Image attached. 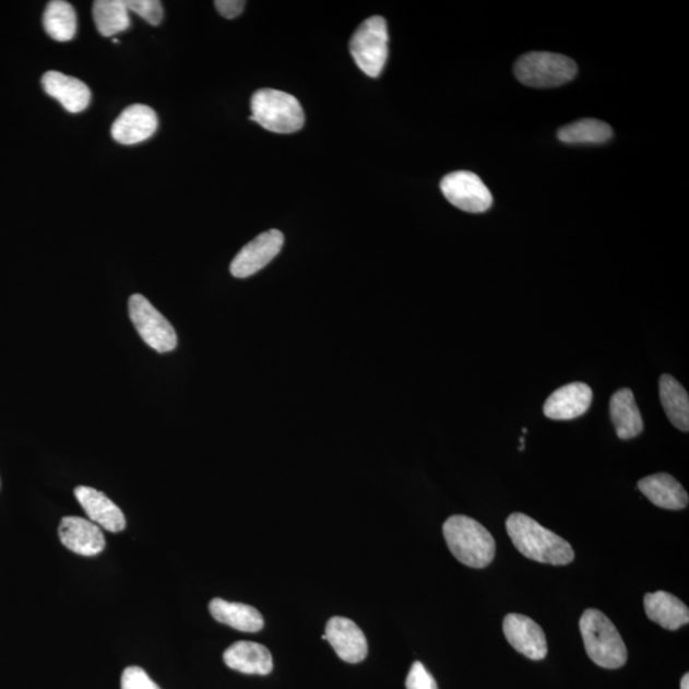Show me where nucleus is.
Returning <instances> with one entry per match:
<instances>
[{"label":"nucleus","instance_id":"18","mask_svg":"<svg viewBox=\"0 0 689 689\" xmlns=\"http://www.w3.org/2000/svg\"><path fill=\"white\" fill-rule=\"evenodd\" d=\"M639 489L651 503L664 510H684L689 502L686 489L669 474L646 476L639 482Z\"/></svg>","mask_w":689,"mask_h":689},{"label":"nucleus","instance_id":"14","mask_svg":"<svg viewBox=\"0 0 689 689\" xmlns=\"http://www.w3.org/2000/svg\"><path fill=\"white\" fill-rule=\"evenodd\" d=\"M58 533L64 547L80 556H97L106 545L102 527L86 519L64 518L60 522Z\"/></svg>","mask_w":689,"mask_h":689},{"label":"nucleus","instance_id":"26","mask_svg":"<svg viewBox=\"0 0 689 689\" xmlns=\"http://www.w3.org/2000/svg\"><path fill=\"white\" fill-rule=\"evenodd\" d=\"M128 11L138 13L149 24L157 26L162 24L164 10L158 0H126Z\"/></svg>","mask_w":689,"mask_h":689},{"label":"nucleus","instance_id":"10","mask_svg":"<svg viewBox=\"0 0 689 689\" xmlns=\"http://www.w3.org/2000/svg\"><path fill=\"white\" fill-rule=\"evenodd\" d=\"M503 632L510 645L532 661H543L548 642L543 628L532 618L512 613L504 618Z\"/></svg>","mask_w":689,"mask_h":689},{"label":"nucleus","instance_id":"24","mask_svg":"<svg viewBox=\"0 0 689 689\" xmlns=\"http://www.w3.org/2000/svg\"><path fill=\"white\" fill-rule=\"evenodd\" d=\"M611 135V127L597 119H582L558 131L559 141L568 145H601Z\"/></svg>","mask_w":689,"mask_h":689},{"label":"nucleus","instance_id":"2","mask_svg":"<svg viewBox=\"0 0 689 689\" xmlns=\"http://www.w3.org/2000/svg\"><path fill=\"white\" fill-rule=\"evenodd\" d=\"M447 545L459 562L472 568H486L496 557L495 537L480 522L456 514L444 522Z\"/></svg>","mask_w":689,"mask_h":689},{"label":"nucleus","instance_id":"13","mask_svg":"<svg viewBox=\"0 0 689 689\" xmlns=\"http://www.w3.org/2000/svg\"><path fill=\"white\" fill-rule=\"evenodd\" d=\"M592 403L593 390L586 383L574 382L553 392L543 411L551 420H572L584 415Z\"/></svg>","mask_w":689,"mask_h":689},{"label":"nucleus","instance_id":"12","mask_svg":"<svg viewBox=\"0 0 689 689\" xmlns=\"http://www.w3.org/2000/svg\"><path fill=\"white\" fill-rule=\"evenodd\" d=\"M157 127L155 110L146 105H131L114 122L111 135L120 145L131 146L153 138Z\"/></svg>","mask_w":689,"mask_h":689},{"label":"nucleus","instance_id":"6","mask_svg":"<svg viewBox=\"0 0 689 689\" xmlns=\"http://www.w3.org/2000/svg\"><path fill=\"white\" fill-rule=\"evenodd\" d=\"M354 62L369 78H380L389 58L388 22L381 16H372L363 22L351 40Z\"/></svg>","mask_w":689,"mask_h":689},{"label":"nucleus","instance_id":"28","mask_svg":"<svg viewBox=\"0 0 689 689\" xmlns=\"http://www.w3.org/2000/svg\"><path fill=\"white\" fill-rule=\"evenodd\" d=\"M406 689H438L437 681L420 662H415L406 678Z\"/></svg>","mask_w":689,"mask_h":689},{"label":"nucleus","instance_id":"7","mask_svg":"<svg viewBox=\"0 0 689 689\" xmlns=\"http://www.w3.org/2000/svg\"><path fill=\"white\" fill-rule=\"evenodd\" d=\"M130 317L143 341L158 353H169L178 345L171 323L141 294L130 298Z\"/></svg>","mask_w":689,"mask_h":689},{"label":"nucleus","instance_id":"29","mask_svg":"<svg viewBox=\"0 0 689 689\" xmlns=\"http://www.w3.org/2000/svg\"><path fill=\"white\" fill-rule=\"evenodd\" d=\"M216 10L227 20L237 19L245 11L246 2L241 0H217Z\"/></svg>","mask_w":689,"mask_h":689},{"label":"nucleus","instance_id":"21","mask_svg":"<svg viewBox=\"0 0 689 689\" xmlns=\"http://www.w3.org/2000/svg\"><path fill=\"white\" fill-rule=\"evenodd\" d=\"M610 416L620 439L627 441L642 433L641 412L630 389L619 390L611 396Z\"/></svg>","mask_w":689,"mask_h":689},{"label":"nucleus","instance_id":"22","mask_svg":"<svg viewBox=\"0 0 689 689\" xmlns=\"http://www.w3.org/2000/svg\"><path fill=\"white\" fill-rule=\"evenodd\" d=\"M661 400L666 415L674 427L689 430V396L684 385L670 375L661 377Z\"/></svg>","mask_w":689,"mask_h":689},{"label":"nucleus","instance_id":"3","mask_svg":"<svg viewBox=\"0 0 689 689\" xmlns=\"http://www.w3.org/2000/svg\"><path fill=\"white\" fill-rule=\"evenodd\" d=\"M580 630L590 658L605 669H618L627 662V648L611 620L597 609H587Z\"/></svg>","mask_w":689,"mask_h":689},{"label":"nucleus","instance_id":"11","mask_svg":"<svg viewBox=\"0 0 689 689\" xmlns=\"http://www.w3.org/2000/svg\"><path fill=\"white\" fill-rule=\"evenodd\" d=\"M325 641L345 663L358 664L368 655V642L365 632L352 619L333 617L325 626Z\"/></svg>","mask_w":689,"mask_h":689},{"label":"nucleus","instance_id":"15","mask_svg":"<svg viewBox=\"0 0 689 689\" xmlns=\"http://www.w3.org/2000/svg\"><path fill=\"white\" fill-rule=\"evenodd\" d=\"M74 496L90 521L98 527L108 530L110 533L123 532L127 525L124 513L103 491L81 486L74 489Z\"/></svg>","mask_w":689,"mask_h":689},{"label":"nucleus","instance_id":"1","mask_svg":"<svg viewBox=\"0 0 689 689\" xmlns=\"http://www.w3.org/2000/svg\"><path fill=\"white\" fill-rule=\"evenodd\" d=\"M506 527L514 547L526 558L553 566L573 562L574 551L570 543L526 514H511Z\"/></svg>","mask_w":689,"mask_h":689},{"label":"nucleus","instance_id":"20","mask_svg":"<svg viewBox=\"0 0 689 689\" xmlns=\"http://www.w3.org/2000/svg\"><path fill=\"white\" fill-rule=\"evenodd\" d=\"M210 613L217 622L240 632H260L264 626L261 613L247 604L226 602L216 597L210 603Z\"/></svg>","mask_w":689,"mask_h":689},{"label":"nucleus","instance_id":"9","mask_svg":"<svg viewBox=\"0 0 689 689\" xmlns=\"http://www.w3.org/2000/svg\"><path fill=\"white\" fill-rule=\"evenodd\" d=\"M284 247V236L282 231L272 229L260 234L259 237L241 249L236 259L230 264V272L234 277L247 278L266 268L275 259Z\"/></svg>","mask_w":689,"mask_h":689},{"label":"nucleus","instance_id":"30","mask_svg":"<svg viewBox=\"0 0 689 689\" xmlns=\"http://www.w3.org/2000/svg\"><path fill=\"white\" fill-rule=\"evenodd\" d=\"M680 689H689V676H688V674H686V676L684 678H681Z\"/></svg>","mask_w":689,"mask_h":689},{"label":"nucleus","instance_id":"17","mask_svg":"<svg viewBox=\"0 0 689 689\" xmlns=\"http://www.w3.org/2000/svg\"><path fill=\"white\" fill-rule=\"evenodd\" d=\"M224 662L233 670L257 676H268L274 669L270 650L252 641L234 643L225 651Z\"/></svg>","mask_w":689,"mask_h":689},{"label":"nucleus","instance_id":"31","mask_svg":"<svg viewBox=\"0 0 689 689\" xmlns=\"http://www.w3.org/2000/svg\"><path fill=\"white\" fill-rule=\"evenodd\" d=\"M112 43L114 44H119V40L118 39H112Z\"/></svg>","mask_w":689,"mask_h":689},{"label":"nucleus","instance_id":"27","mask_svg":"<svg viewBox=\"0 0 689 689\" xmlns=\"http://www.w3.org/2000/svg\"><path fill=\"white\" fill-rule=\"evenodd\" d=\"M122 689H162L140 666H130L122 674Z\"/></svg>","mask_w":689,"mask_h":689},{"label":"nucleus","instance_id":"23","mask_svg":"<svg viewBox=\"0 0 689 689\" xmlns=\"http://www.w3.org/2000/svg\"><path fill=\"white\" fill-rule=\"evenodd\" d=\"M45 32L60 43L70 41L78 33V14L72 4L63 0H52L44 13Z\"/></svg>","mask_w":689,"mask_h":689},{"label":"nucleus","instance_id":"8","mask_svg":"<svg viewBox=\"0 0 689 689\" xmlns=\"http://www.w3.org/2000/svg\"><path fill=\"white\" fill-rule=\"evenodd\" d=\"M441 191L454 207L471 214H482L494 204V195L488 187L472 171L449 174L441 181Z\"/></svg>","mask_w":689,"mask_h":689},{"label":"nucleus","instance_id":"4","mask_svg":"<svg viewBox=\"0 0 689 689\" xmlns=\"http://www.w3.org/2000/svg\"><path fill=\"white\" fill-rule=\"evenodd\" d=\"M253 122L274 133L290 134L301 130L306 122L297 97L284 91L263 88L257 91L251 102Z\"/></svg>","mask_w":689,"mask_h":689},{"label":"nucleus","instance_id":"25","mask_svg":"<svg viewBox=\"0 0 689 689\" xmlns=\"http://www.w3.org/2000/svg\"><path fill=\"white\" fill-rule=\"evenodd\" d=\"M93 14L98 33L103 36H114L130 28V11L124 0H97Z\"/></svg>","mask_w":689,"mask_h":689},{"label":"nucleus","instance_id":"19","mask_svg":"<svg viewBox=\"0 0 689 689\" xmlns=\"http://www.w3.org/2000/svg\"><path fill=\"white\" fill-rule=\"evenodd\" d=\"M643 605H645L648 617L664 630L677 631L689 622L687 605L669 593L646 594Z\"/></svg>","mask_w":689,"mask_h":689},{"label":"nucleus","instance_id":"16","mask_svg":"<svg viewBox=\"0 0 689 689\" xmlns=\"http://www.w3.org/2000/svg\"><path fill=\"white\" fill-rule=\"evenodd\" d=\"M41 83L45 93L55 97L67 111L75 114L88 108L91 91L86 83L57 71L45 73Z\"/></svg>","mask_w":689,"mask_h":689},{"label":"nucleus","instance_id":"5","mask_svg":"<svg viewBox=\"0 0 689 689\" xmlns=\"http://www.w3.org/2000/svg\"><path fill=\"white\" fill-rule=\"evenodd\" d=\"M514 74L522 85L528 87H558L577 78L578 64L556 52L534 51L518 60Z\"/></svg>","mask_w":689,"mask_h":689}]
</instances>
